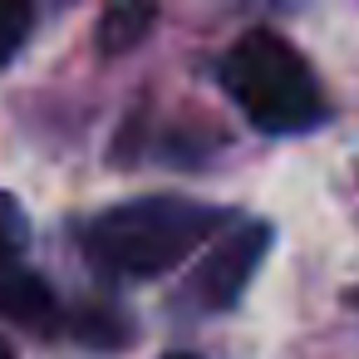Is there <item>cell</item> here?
<instances>
[{
    "instance_id": "cell-1",
    "label": "cell",
    "mask_w": 359,
    "mask_h": 359,
    "mask_svg": "<svg viewBox=\"0 0 359 359\" xmlns=\"http://www.w3.org/2000/svg\"><path fill=\"white\" fill-rule=\"evenodd\" d=\"M231 217L192 197H138L109 207L84 231V256L114 280H153L182 266L202 241H212Z\"/></svg>"
},
{
    "instance_id": "cell-2",
    "label": "cell",
    "mask_w": 359,
    "mask_h": 359,
    "mask_svg": "<svg viewBox=\"0 0 359 359\" xmlns=\"http://www.w3.org/2000/svg\"><path fill=\"white\" fill-rule=\"evenodd\" d=\"M222 89L261 133H310L325 123V94L305 55L276 30H251L222 55Z\"/></svg>"
},
{
    "instance_id": "cell-3",
    "label": "cell",
    "mask_w": 359,
    "mask_h": 359,
    "mask_svg": "<svg viewBox=\"0 0 359 359\" xmlns=\"http://www.w3.org/2000/svg\"><path fill=\"white\" fill-rule=\"evenodd\" d=\"M266 251H271V226L266 222H226L212 236L207 256L197 261V271L187 280V300L197 310H226V305H236L246 295L256 266L266 261Z\"/></svg>"
},
{
    "instance_id": "cell-4",
    "label": "cell",
    "mask_w": 359,
    "mask_h": 359,
    "mask_svg": "<svg viewBox=\"0 0 359 359\" xmlns=\"http://www.w3.org/2000/svg\"><path fill=\"white\" fill-rule=\"evenodd\" d=\"M0 315L15 320V325H25V330L50 334L60 325V300H55V290L40 276L11 271V276H0Z\"/></svg>"
},
{
    "instance_id": "cell-5",
    "label": "cell",
    "mask_w": 359,
    "mask_h": 359,
    "mask_svg": "<svg viewBox=\"0 0 359 359\" xmlns=\"http://www.w3.org/2000/svg\"><path fill=\"white\" fill-rule=\"evenodd\" d=\"M153 20H158V0H114V6L104 11V20H99V45H104V55L133 50V45L153 30Z\"/></svg>"
},
{
    "instance_id": "cell-6",
    "label": "cell",
    "mask_w": 359,
    "mask_h": 359,
    "mask_svg": "<svg viewBox=\"0 0 359 359\" xmlns=\"http://www.w3.org/2000/svg\"><path fill=\"white\" fill-rule=\"evenodd\" d=\"M25 241H30V217H25V207H20L11 192H0V271H6V266L25 251Z\"/></svg>"
},
{
    "instance_id": "cell-7",
    "label": "cell",
    "mask_w": 359,
    "mask_h": 359,
    "mask_svg": "<svg viewBox=\"0 0 359 359\" xmlns=\"http://www.w3.org/2000/svg\"><path fill=\"white\" fill-rule=\"evenodd\" d=\"M30 0H0V65H11L30 35Z\"/></svg>"
},
{
    "instance_id": "cell-8",
    "label": "cell",
    "mask_w": 359,
    "mask_h": 359,
    "mask_svg": "<svg viewBox=\"0 0 359 359\" xmlns=\"http://www.w3.org/2000/svg\"><path fill=\"white\" fill-rule=\"evenodd\" d=\"M109 315H118V310H89V315H79V320H74V330H79L84 339H94V344H114V339H128V330H123L118 320H109Z\"/></svg>"
},
{
    "instance_id": "cell-9",
    "label": "cell",
    "mask_w": 359,
    "mask_h": 359,
    "mask_svg": "<svg viewBox=\"0 0 359 359\" xmlns=\"http://www.w3.org/2000/svg\"><path fill=\"white\" fill-rule=\"evenodd\" d=\"M0 359H15V354H11V344H6V339H0Z\"/></svg>"
},
{
    "instance_id": "cell-10",
    "label": "cell",
    "mask_w": 359,
    "mask_h": 359,
    "mask_svg": "<svg viewBox=\"0 0 359 359\" xmlns=\"http://www.w3.org/2000/svg\"><path fill=\"white\" fill-rule=\"evenodd\" d=\"M163 359H197V354H163Z\"/></svg>"
},
{
    "instance_id": "cell-11",
    "label": "cell",
    "mask_w": 359,
    "mask_h": 359,
    "mask_svg": "<svg viewBox=\"0 0 359 359\" xmlns=\"http://www.w3.org/2000/svg\"><path fill=\"white\" fill-rule=\"evenodd\" d=\"M354 305H359V290H354Z\"/></svg>"
}]
</instances>
